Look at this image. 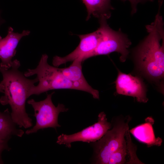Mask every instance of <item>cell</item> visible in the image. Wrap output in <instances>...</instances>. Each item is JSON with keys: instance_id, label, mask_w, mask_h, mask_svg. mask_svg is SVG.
I'll list each match as a JSON object with an SVG mask.
<instances>
[{"instance_id": "cell-2", "label": "cell", "mask_w": 164, "mask_h": 164, "mask_svg": "<svg viewBox=\"0 0 164 164\" xmlns=\"http://www.w3.org/2000/svg\"><path fill=\"white\" fill-rule=\"evenodd\" d=\"M148 35L136 50L135 58L138 69L154 81L164 76V32L162 17L159 12L154 21L146 26Z\"/></svg>"}, {"instance_id": "cell-1", "label": "cell", "mask_w": 164, "mask_h": 164, "mask_svg": "<svg viewBox=\"0 0 164 164\" xmlns=\"http://www.w3.org/2000/svg\"><path fill=\"white\" fill-rule=\"evenodd\" d=\"M20 66L19 61L16 59L12 61L9 68L0 66L4 94L0 98V103L3 105L10 106L12 119L19 127L27 128L32 126V119L26 112V101L29 97L31 88L38 80L36 77L33 79L27 78L19 70Z\"/></svg>"}, {"instance_id": "cell-12", "label": "cell", "mask_w": 164, "mask_h": 164, "mask_svg": "<svg viewBox=\"0 0 164 164\" xmlns=\"http://www.w3.org/2000/svg\"><path fill=\"white\" fill-rule=\"evenodd\" d=\"M154 120L151 117H148L145 122L139 125L130 130V132L139 142L145 144L149 147L161 145L162 139L156 138L152 125Z\"/></svg>"}, {"instance_id": "cell-4", "label": "cell", "mask_w": 164, "mask_h": 164, "mask_svg": "<svg viewBox=\"0 0 164 164\" xmlns=\"http://www.w3.org/2000/svg\"><path fill=\"white\" fill-rule=\"evenodd\" d=\"M131 120L129 116L116 118L113 121L112 128L99 140L93 142L94 163L108 164L111 155L125 141V134Z\"/></svg>"}, {"instance_id": "cell-13", "label": "cell", "mask_w": 164, "mask_h": 164, "mask_svg": "<svg viewBox=\"0 0 164 164\" xmlns=\"http://www.w3.org/2000/svg\"><path fill=\"white\" fill-rule=\"evenodd\" d=\"M8 109L2 112L0 111V140L8 142L13 136L22 137L24 132L18 129Z\"/></svg>"}, {"instance_id": "cell-15", "label": "cell", "mask_w": 164, "mask_h": 164, "mask_svg": "<svg viewBox=\"0 0 164 164\" xmlns=\"http://www.w3.org/2000/svg\"><path fill=\"white\" fill-rule=\"evenodd\" d=\"M126 140L111 155L108 164H129L130 159L129 147Z\"/></svg>"}, {"instance_id": "cell-9", "label": "cell", "mask_w": 164, "mask_h": 164, "mask_svg": "<svg viewBox=\"0 0 164 164\" xmlns=\"http://www.w3.org/2000/svg\"><path fill=\"white\" fill-rule=\"evenodd\" d=\"M115 83L118 94L132 97L140 103H146L148 101L145 87L139 77L118 70Z\"/></svg>"}, {"instance_id": "cell-7", "label": "cell", "mask_w": 164, "mask_h": 164, "mask_svg": "<svg viewBox=\"0 0 164 164\" xmlns=\"http://www.w3.org/2000/svg\"><path fill=\"white\" fill-rule=\"evenodd\" d=\"M111 126V124L108 121L106 114L102 112L98 115L97 122L77 133L61 134L58 137L56 143L70 148L71 143L74 142H94L100 139Z\"/></svg>"}, {"instance_id": "cell-14", "label": "cell", "mask_w": 164, "mask_h": 164, "mask_svg": "<svg viewBox=\"0 0 164 164\" xmlns=\"http://www.w3.org/2000/svg\"><path fill=\"white\" fill-rule=\"evenodd\" d=\"M85 5L87 12V20L92 15L99 19H108L111 15V11L114 9L111 0H81Z\"/></svg>"}, {"instance_id": "cell-10", "label": "cell", "mask_w": 164, "mask_h": 164, "mask_svg": "<svg viewBox=\"0 0 164 164\" xmlns=\"http://www.w3.org/2000/svg\"><path fill=\"white\" fill-rule=\"evenodd\" d=\"M30 31L23 30L21 33L15 32L13 28L9 27L6 36L2 38L0 36V66L6 68H9L12 61V58L16 53V48L21 39L23 37L28 36Z\"/></svg>"}, {"instance_id": "cell-17", "label": "cell", "mask_w": 164, "mask_h": 164, "mask_svg": "<svg viewBox=\"0 0 164 164\" xmlns=\"http://www.w3.org/2000/svg\"><path fill=\"white\" fill-rule=\"evenodd\" d=\"M7 142L0 140V164L3 163L2 157V153L5 150L9 151L11 148L9 147Z\"/></svg>"}, {"instance_id": "cell-8", "label": "cell", "mask_w": 164, "mask_h": 164, "mask_svg": "<svg viewBox=\"0 0 164 164\" xmlns=\"http://www.w3.org/2000/svg\"><path fill=\"white\" fill-rule=\"evenodd\" d=\"M78 36L80 39L78 46L72 52L65 56L61 57L56 56L54 57L52 62L54 66L57 67L61 64L77 59L82 62L84 61L97 47L100 34L98 29L92 32Z\"/></svg>"}, {"instance_id": "cell-16", "label": "cell", "mask_w": 164, "mask_h": 164, "mask_svg": "<svg viewBox=\"0 0 164 164\" xmlns=\"http://www.w3.org/2000/svg\"><path fill=\"white\" fill-rule=\"evenodd\" d=\"M123 1H128L130 2L132 7V13H135L137 10V6L139 3H143L147 1H152L153 0H121Z\"/></svg>"}, {"instance_id": "cell-6", "label": "cell", "mask_w": 164, "mask_h": 164, "mask_svg": "<svg viewBox=\"0 0 164 164\" xmlns=\"http://www.w3.org/2000/svg\"><path fill=\"white\" fill-rule=\"evenodd\" d=\"M54 93L53 92L47 95L44 100L39 101L32 99L27 101V103L33 108V116L36 118V123L32 128L26 131V134L36 133L40 129L48 128L56 129L61 126L58 122V115L60 112L67 111L68 109L63 104L59 103L56 107L54 105L52 100Z\"/></svg>"}, {"instance_id": "cell-11", "label": "cell", "mask_w": 164, "mask_h": 164, "mask_svg": "<svg viewBox=\"0 0 164 164\" xmlns=\"http://www.w3.org/2000/svg\"><path fill=\"white\" fill-rule=\"evenodd\" d=\"M82 62L78 59L73 61L68 67L59 68L63 74L73 84L76 90L84 91L91 94L94 98H99V92L88 84L82 71Z\"/></svg>"}, {"instance_id": "cell-3", "label": "cell", "mask_w": 164, "mask_h": 164, "mask_svg": "<svg viewBox=\"0 0 164 164\" xmlns=\"http://www.w3.org/2000/svg\"><path fill=\"white\" fill-rule=\"evenodd\" d=\"M48 56L43 54L37 67L34 69H28L24 74L27 77L36 75L38 84L33 85L29 93V97L32 95H39L49 90L63 89L76 90L73 83L61 72L59 68L52 66L48 63Z\"/></svg>"}, {"instance_id": "cell-5", "label": "cell", "mask_w": 164, "mask_h": 164, "mask_svg": "<svg viewBox=\"0 0 164 164\" xmlns=\"http://www.w3.org/2000/svg\"><path fill=\"white\" fill-rule=\"evenodd\" d=\"M99 19L100 25L98 28L100 34L99 40L97 47L88 56L87 59L117 52L121 55L120 60L125 62L128 55V48L131 42L121 30L115 31L110 27L107 23V19L102 18Z\"/></svg>"}, {"instance_id": "cell-18", "label": "cell", "mask_w": 164, "mask_h": 164, "mask_svg": "<svg viewBox=\"0 0 164 164\" xmlns=\"http://www.w3.org/2000/svg\"><path fill=\"white\" fill-rule=\"evenodd\" d=\"M4 87L1 82H0V92L3 93Z\"/></svg>"}]
</instances>
